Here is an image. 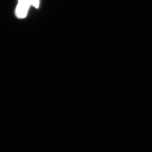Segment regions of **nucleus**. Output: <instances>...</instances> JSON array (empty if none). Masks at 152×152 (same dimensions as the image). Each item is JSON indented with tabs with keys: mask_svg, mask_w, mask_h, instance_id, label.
<instances>
[{
	"mask_svg": "<svg viewBox=\"0 0 152 152\" xmlns=\"http://www.w3.org/2000/svg\"><path fill=\"white\" fill-rule=\"evenodd\" d=\"M39 3V0H18L15 10L16 16L20 18H25L28 13L30 6L32 5L38 8Z\"/></svg>",
	"mask_w": 152,
	"mask_h": 152,
	"instance_id": "nucleus-1",
	"label": "nucleus"
}]
</instances>
